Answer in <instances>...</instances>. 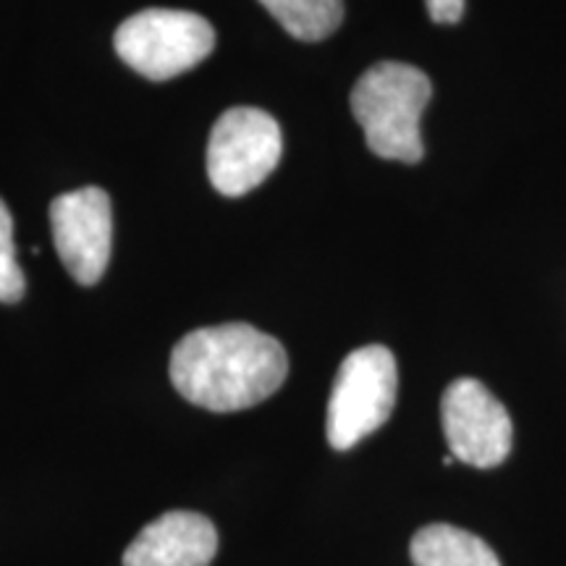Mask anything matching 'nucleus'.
I'll return each instance as SVG.
<instances>
[{"label": "nucleus", "instance_id": "1", "mask_svg": "<svg viewBox=\"0 0 566 566\" xmlns=\"http://www.w3.org/2000/svg\"><path fill=\"white\" fill-rule=\"evenodd\" d=\"M289 375L279 338L247 323L197 328L171 354L174 388L210 412H239L271 399Z\"/></svg>", "mask_w": 566, "mask_h": 566}, {"label": "nucleus", "instance_id": "2", "mask_svg": "<svg viewBox=\"0 0 566 566\" xmlns=\"http://www.w3.org/2000/svg\"><path fill=\"white\" fill-rule=\"evenodd\" d=\"M433 97L424 71L401 61H380L352 90V113L367 147L384 160L420 163L424 155L420 118Z\"/></svg>", "mask_w": 566, "mask_h": 566}, {"label": "nucleus", "instance_id": "3", "mask_svg": "<svg viewBox=\"0 0 566 566\" xmlns=\"http://www.w3.org/2000/svg\"><path fill=\"white\" fill-rule=\"evenodd\" d=\"M113 45L137 74L166 82L208 59L216 48V30L200 13L147 9L118 27Z\"/></svg>", "mask_w": 566, "mask_h": 566}, {"label": "nucleus", "instance_id": "4", "mask_svg": "<svg viewBox=\"0 0 566 566\" xmlns=\"http://www.w3.org/2000/svg\"><path fill=\"white\" fill-rule=\"evenodd\" d=\"M399 373L391 349L380 344L346 354L328 399L325 436L336 451L357 446L394 412Z\"/></svg>", "mask_w": 566, "mask_h": 566}, {"label": "nucleus", "instance_id": "5", "mask_svg": "<svg viewBox=\"0 0 566 566\" xmlns=\"http://www.w3.org/2000/svg\"><path fill=\"white\" fill-rule=\"evenodd\" d=\"M283 155L281 126L260 108H231L218 118L208 142V176L223 197L260 187Z\"/></svg>", "mask_w": 566, "mask_h": 566}, {"label": "nucleus", "instance_id": "6", "mask_svg": "<svg viewBox=\"0 0 566 566\" xmlns=\"http://www.w3.org/2000/svg\"><path fill=\"white\" fill-rule=\"evenodd\" d=\"M441 420L451 457L459 462L491 470L512 451V417L475 378H459L446 388Z\"/></svg>", "mask_w": 566, "mask_h": 566}, {"label": "nucleus", "instance_id": "7", "mask_svg": "<svg viewBox=\"0 0 566 566\" xmlns=\"http://www.w3.org/2000/svg\"><path fill=\"white\" fill-rule=\"evenodd\" d=\"M51 229L63 265L82 286H95L111 263L113 210L101 187L59 195L51 202Z\"/></svg>", "mask_w": 566, "mask_h": 566}, {"label": "nucleus", "instance_id": "8", "mask_svg": "<svg viewBox=\"0 0 566 566\" xmlns=\"http://www.w3.org/2000/svg\"><path fill=\"white\" fill-rule=\"evenodd\" d=\"M218 551V533L208 516L168 512L134 537L124 566H210Z\"/></svg>", "mask_w": 566, "mask_h": 566}, {"label": "nucleus", "instance_id": "9", "mask_svg": "<svg viewBox=\"0 0 566 566\" xmlns=\"http://www.w3.org/2000/svg\"><path fill=\"white\" fill-rule=\"evenodd\" d=\"M415 566H501L499 556L483 537L454 525H428L409 546Z\"/></svg>", "mask_w": 566, "mask_h": 566}, {"label": "nucleus", "instance_id": "10", "mask_svg": "<svg viewBox=\"0 0 566 566\" xmlns=\"http://www.w3.org/2000/svg\"><path fill=\"white\" fill-rule=\"evenodd\" d=\"M292 38L321 42L344 21V0H260Z\"/></svg>", "mask_w": 566, "mask_h": 566}, {"label": "nucleus", "instance_id": "11", "mask_svg": "<svg viewBox=\"0 0 566 566\" xmlns=\"http://www.w3.org/2000/svg\"><path fill=\"white\" fill-rule=\"evenodd\" d=\"M27 292V279L17 263L13 244V218L6 202L0 200V302L17 304Z\"/></svg>", "mask_w": 566, "mask_h": 566}, {"label": "nucleus", "instance_id": "12", "mask_svg": "<svg viewBox=\"0 0 566 566\" xmlns=\"http://www.w3.org/2000/svg\"><path fill=\"white\" fill-rule=\"evenodd\" d=\"M436 24H457L464 13V0H424Z\"/></svg>", "mask_w": 566, "mask_h": 566}]
</instances>
